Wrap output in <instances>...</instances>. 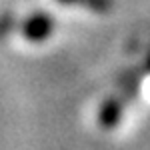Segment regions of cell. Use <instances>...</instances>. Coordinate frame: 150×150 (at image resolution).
<instances>
[{
	"instance_id": "1",
	"label": "cell",
	"mask_w": 150,
	"mask_h": 150,
	"mask_svg": "<svg viewBox=\"0 0 150 150\" xmlns=\"http://www.w3.org/2000/svg\"><path fill=\"white\" fill-rule=\"evenodd\" d=\"M54 18L48 14V12H34V14H30L22 24H20V32L26 40H30V42H44L48 36L54 32Z\"/></svg>"
},
{
	"instance_id": "5",
	"label": "cell",
	"mask_w": 150,
	"mask_h": 150,
	"mask_svg": "<svg viewBox=\"0 0 150 150\" xmlns=\"http://www.w3.org/2000/svg\"><path fill=\"white\" fill-rule=\"evenodd\" d=\"M14 26H16V18H14V14L10 10H4L0 12V40L4 38V36H8L14 30Z\"/></svg>"
},
{
	"instance_id": "6",
	"label": "cell",
	"mask_w": 150,
	"mask_h": 150,
	"mask_svg": "<svg viewBox=\"0 0 150 150\" xmlns=\"http://www.w3.org/2000/svg\"><path fill=\"white\" fill-rule=\"evenodd\" d=\"M60 4H78V0H58Z\"/></svg>"
},
{
	"instance_id": "4",
	"label": "cell",
	"mask_w": 150,
	"mask_h": 150,
	"mask_svg": "<svg viewBox=\"0 0 150 150\" xmlns=\"http://www.w3.org/2000/svg\"><path fill=\"white\" fill-rule=\"evenodd\" d=\"M78 4L86 6L88 10L96 12V14H108L114 6L112 0H78Z\"/></svg>"
},
{
	"instance_id": "7",
	"label": "cell",
	"mask_w": 150,
	"mask_h": 150,
	"mask_svg": "<svg viewBox=\"0 0 150 150\" xmlns=\"http://www.w3.org/2000/svg\"><path fill=\"white\" fill-rule=\"evenodd\" d=\"M146 70L150 72V48H148V54H146Z\"/></svg>"
},
{
	"instance_id": "2",
	"label": "cell",
	"mask_w": 150,
	"mask_h": 150,
	"mask_svg": "<svg viewBox=\"0 0 150 150\" xmlns=\"http://www.w3.org/2000/svg\"><path fill=\"white\" fill-rule=\"evenodd\" d=\"M124 114V98L122 96H112V98H106L100 108H98V126L102 130H112L120 124Z\"/></svg>"
},
{
	"instance_id": "3",
	"label": "cell",
	"mask_w": 150,
	"mask_h": 150,
	"mask_svg": "<svg viewBox=\"0 0 150 150\" xmlns=\"http://www.w3.org/2000/svg\"><path fill=\"white\" fill-rule=\"evenodd\" d=\"M140 80H142V70L136 68V70H126L122 76H120V96L126 100H134L136 94H138V86H140Z\"/></svg>"
}]
</instances>
